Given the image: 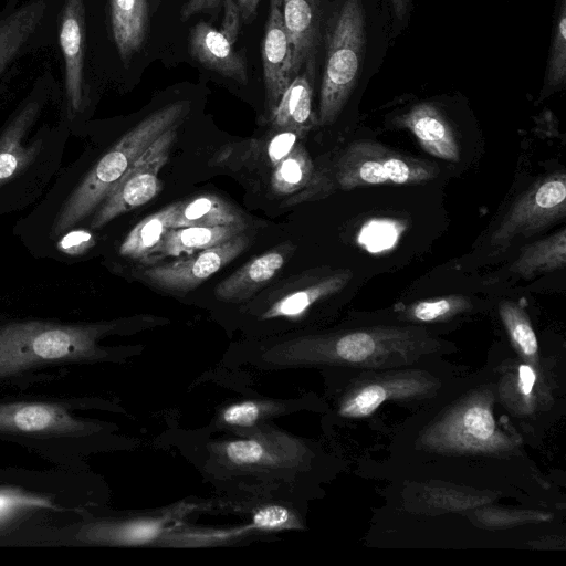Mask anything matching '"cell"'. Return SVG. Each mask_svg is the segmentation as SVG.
I'll return each mask as SVG.
<instances>
[{
  "label": "cell",
  "instance_id": "cell-26",
  "mask_svg": "<svg viewBox=\"0 0 566 566\" xmlns=\"http://www.w3.org/2000/svg\"><path fill=\"white\" fill-rule=\"evenodd\" d=\"M566 265V229L543 238L536 242L525 245L510 272L525 280L556 270Z\"/></svg>",
  "mask_w": 566,
  "mask_h": 566
},
{
  "label": "cell",
  "instance_id": "cell-32",
  "mask_svg": "<svg viewBox=\"0 0 566 566\" xmlns=\"http://www.w3.org/2000/svg\"><path fill=\"white\" fill-rule=\"evenodd\" d=\"M273 408L270 402L241 400L224 407L219 418L226 427L249 431L261 424V421L270 416Z\"/></svg>",
  "mask_w": 566,
  "mask_h": 566
},
{
  "label": "cell",
  "instance_id": "cell-27",
  "mask_svg": "<svg viewBox=\"0 0 566 566\" xmlns=\"http://www.w3.org/2000/svg\"><path fill=\"white\" fill-rule=\"evenodd\" d=\"M245 223L239 211L223 199L202 195L178 202L172 229L181 227H213Z\"/></svg>",
  "mask_w": 566,
  "mask_h": 566
},
{
  "label": "cell",
  "instance_id": "cell-15",
  "mask_svg": "<svg viewBox=\"0 0 566 566\" xmlns=\"http://www.w3.org/2000/svg\"><path fill=\"white\" fill-rule=\"evenodd\" d=\"M65 66V92L70 108L80 111L83 102L84 6L65 0L59 32Z\"/></svg>",
  "mask_w": 566,
  "mask_h": 566
},
{
  "label": "cell",
  "instance_id": "cell-3",
  "mask_svg": "<svg viewBox=\"0 0 566 566\" xmlns=\"http://www.w3.org/2000/svg\"><path fill=\"white\" fill-rule=\"evenodd\" d=\"M113 323L17 321L0 325V391H27L75 367L116 363L118 348L102 343Z\"/></svg>",
  "mask_w": 566,
  "mask_h": 566
},
{
  "label": "cell",
  "instance_id": "cell-10",
  "mask_svg": "<svg viewBox=\"0 0 566 566\" xmlns=\"http://www.w3.org/2000/svg\"><path fill=\"white\" fill-rule=\"evenodd\" d=\"M423 343L422 335L413 328L376 327L353 331L315 342L314 356H325L337 361L370 363L389 353L408 352Z\"/></svg>",
  "mask_w": 566,
  "mask_h": 566
},
{
  "label": "cell",
  "instance_id": "cell-34",
  "mask_svg": "<svg viewBox=\"0 0 566 566\" xmlns=\"http://www.w3.org/2000/svg\"><path fill=\"white\" fill-rule=\"evenodd\" d=\"M397 223L390 220H373L365 224L359 234V242L369 251L389 248L398 239Z\"/></svg>",
  "mask_w": 566,
  "mask_h": 566
},
{
  "label": "cell",
  "instance_id": "cell-23",
  "mask_svg": "<svg viewBox=\"0 0 566 566\" xmlns=\"http://www.w3.org/2000/svg\"><path fill=\"white\" fill-rule=\"evenodd\" d=\"M423 388L424 385L418 379L406 377L369 382L356 388L344 399L339 415L348 418L366 417L384 401L391 398H406L418 394Z\"/></svg>",
  "mask_w": 566,
  "mask_h": 566
},
{
  "label": "cell",
  "instance_id": "cell-12",
  "mask_svg": "<svg viewBox=\"0 0 566 566\" xmlns=\"http://www.w3.org/2000/svg\"><path fill=\"white\" fill-rule=\"evenodd\" d=\"M262 42V65L270 115L292 81V50L282 15V0H270Z\"/></svg>",
  "mask_w": 566,
  "mask_h": 566
},
{
  "label": "cell",
  "instance_id": "cell-31",
  "mask_svg": "<svg viewBox=\"0 0 566 566\" xmlns=\"http://www.w3.org/2000/svg\"><path fill=\"white\" fill-rule=\"evenodd\" d=\"M471 300L462 294H452L411 304L406 316L419 322H436L470 311Z\"/></svg>",
  "mask_w": 566,
  "mask_h": 566
},
{
  "label": "cell",
  "instance_id": "cell-6",
  "mask_svg": "<svg viewBox=\"0 0 566 566\" xmlns=\"http://www.w3.org/2000/svg\"><path fill=\"white\" fill-rule=\"evenodd\" d=\"M439 174L428 160L398 153L382 144L360 139L349 144L336 164V180L343 190L376 185H417Z\"/></svg>",
  "mask_w": 566,
  "mask_h": 566
},
{
  "label": "cell",
  "instance_id": "cell-25",
  "mask_svg": "<svg viewBox=\"0 0 566 566\" xmlns=\"http://www.w3.org/2000/svg\"><path fill=\"white\" fill-rule=\"evenodd\" d=\"M352 276V271L340 270L321 277L313 284L289 293L274 302L261 315V319L298 318L317 301L344 289Z\"/></svg>",
  "mask_w": 566,
  "mask_h": 566
},
{
  "label": "cell",
  "instance_id": "cell-37",
  "mask_svg": "<svg viewBox=\"0 0 566 566\" xmlns=\"http://www.w3.org/2000/svg\"><path fill=\"white\" fill-rule=\"evenodd\" d=\"M223 20L221 32L231 44H235L240 28V11L234 0H223Z\"/></svg>",
  "mask_w": 566,
  "mask_h": 566
},
{
  "label": "cell",
  "instance_id": "cell-35",
  "mask_svg": "<svg viewBox=\"0 0 566 566\" xmlns=\"http://www.w3.org/2000/svg\"><path fill=\"white\" fill-rule=\"evenodd\" d=\"M95 244L94 237L85 230H73L64 234L57 243V248L66 254L78 255Z\"/></svg>",
  "mask_w": 566,
  "mask_h": 566
},
{
  "label": "cell",
  "instance_id": "cell-21",
  "mask_svg": "<svg viewBox=\"0 0 566 566\" xmlns=\"http://www.w3.org/2000/svg\"><path fill=\"white\" fill-rule=\"evenodd\" d=\"M45 9L43 0H33L0 20V75L35 33Z\"/></svg>",
  "mask_w": 566,
  "mask_h": 566
},
{
  "label": "cell",
  "instance_id": "cell-38",
  "mask_svg": "<svg viewBox=\"0 0 566 566\" xmlns=\"http://www.w3.org/2000/svg\"><path fill=\"white\" fill-rule=\"evenodd\" d=\"M221 1L222 0H188L181 9L180 19L186 21L196 13L213 10L220 6Z\"/></svg>",
  "mask_w": 566,
  "mask_h": 566
},
{
  "label": "cell",
  "instance_id": "cell-22",
  "mask_svg": "<svg viewBox=\"0 0 566 566\" xmlns=\"http://www.w3.org/2000/svg\"><path fill=\"white\" fill-rule=\"evenodd\" d=\"M247 224L213 226V227H181L170 229L161 245L148 260L153 262L166 256H177L181 253H193L218 244L243 233Z\"/></svg>",
  "mask_w": 566,
  "mask_h": 566
},
{
  "label": "cell",
  "instance_id": "cell-8",
  "mask_svg": "<svg viewBox=\"0 0 566 566\" xmlns=\"http://www.w3.org/2000/svg\"><path fill=\"white\" fill-rule=\"evenodd\" d=\"M431 447L443 451H496L509 442L496 429L490 398L476 395L462 401L426 434Z\"/></svg>",
  "mask_w": 566,
  "mask_h": 566
},
{
  "label": "cell",
  "instance_id": "cell-9",
  "mask_svg": "<svg viewBox=\"0 0 566 566\" xmlns=\"http://www.w3.org/2000/svg\"><path fill=\"white\" fill-rule=\"evenodd\" d=\"M177 126L161 134L124 174L94 214L92 228H102L119 214L153 200L161 189L159 171L168 160Z\"/></svg>",
  "mask_w": 566,
  "mask_h": 566
},
{
  "label": "cell",
  "instance_id": "cell-28",
  "mask_svg": "<svg viewBox=\"0 0 566 566\" xmlns=\"http://www.w3.org/2000/svg\"><path fill=\"white\" fill-rule=\"evenodd\" d=\"M177 203L167 206L138 222L127 234L119 248V254L132 259H149L161 245L172 229Z\"/></svg>",
  "mask_w": 566,
  "mask_h": 566
},
{
  "label": "cell",
  "instance_id": "cell-20",
  "mask_svg": "<svg viewBox=\"0 0 566 566\" xmlns=\"http://www.w3.org/2000/svg\"><path fill=\"white\" fill-rule=\"evenodd\" d=\"M285 255L274 250L251 260L217 285L216 297L222 301L248 298L282 269Z\"/></svg>",
  "mask_w": 566,
  "mask_h": 566
},
{
  "label": "cell",
  "instance_id": "cell-36",
  "mask_svg": "<svg viewBox=\"0 0 566 566\" xmlns=\"http://www.w3.org/2000/svg\"><path fill=\"white\" fill-rule=\"evenodd\" d=\"M298 134L292 130H284L275 135L269 144L268 155L272 165H276L281 159L291 153L294 148Z\"/></svg>",
  "mask_w": 566,
  "mask_h": 566
},
{
  "label": "cell",
  "instance_id": "cell-13",
  "mask_svg": "<svg viewBox=\"0 0 566 566\" xmlns=\"http://www.w3.org/2000/svg\"><path fill=\"white\" fill-rule=\"evenodd\" d=\"M217 460L226 468L248 475L265 474L270 470L292 469L295 460H287L284 446L270 441L269 433L253 432L240 439L219 443Z\"/></svg>",
  "mask_w": 566,
  "mask_h": 566
},
{
  "label": "cell",
  "instance_id": "cell-16",
  "mask_svg": "<svg viewBox=\"0 0 566 566\" xmlns=\"http://www.w3.org/2000/svg\"><path fill=\"white\" fill-rule=\"evenodd\" d=\"M189 53L206 69L240 84L248 82L244 55L234 49L220 30L207 22H198L190 31Z\"/></svg>",
  "mask_w": 566,
  "mask_h": 566
},
{
  "label": "cell",
  "instance_id": "cell-5",
  "mask_svg": "<svg viewBox=\"0 0 566 566\" xmlns=\"http://www.w3.org/2000/svg\"><path fill=\"white\" fill-rule=\"evenodd\" d=\"M364 48L365 23L360 1L346 0L328 34L318 124H332L345 106L358 77Z\"/></svg>",
  "mask_w": 566,
  "mask_h": 566
},
{
  "label": "cell",
  "instance_id": "cell-39",
  "mask_svg": "<svg viewBox=\"0 0 566 566\" xmlns=\"http://www.w3.org/2000/svg\"><path fill=\"white\" fill-rule=\"evenodd\" d=\"M536 381V375L533 368L528 365H521L518 368V381L517 386L524 396H530L534 384Z\"/></svg>",
  "mask_w": 566,
  "mask_h": 566
},
{
  "label": "cell",
  "instance_id": "cell-30",
  "mask_svg": "<svg viewBox=\"0 0 566 566\" xmlns=\"http://www.w3.org/2000/svg\"><path fill=\"white\" fill-rule=\"evenodd\" d=\"M499 314L513 346L527 358L536 357L538 343L524 307L514 301H502Z\"/></svg>",
  "mask_w": 566,
  "mask_h": 566
},
{
  "label": "cell",
  "instance_id": "cell-14",
  "mask_svg": "<svg viewBox=\"0 0 566 566\" xmlns=\"http://www.w3.org/2000/svg\"><path fill=\"white\" fill-rule=\"evenodd\" d=\"M282 15L291 42L292 80L303 67L311 80L318 43L319 0H282Z\"/></svg>",
  "mask_w": 566,
  "mask_h": 566
},
{
  "label": "cell",
  "instance_id": "cell-29",
  "mask_svg": "<svg viewBox=\"0 0 566 566\" xmlns=\"http://www.w3.org/2000/svg\"><path fill=\"white\" fill-rule=\"evenodd\" d=\"M322 182L314 171V165L307 151L300 145L275 166L271 178L273 190L281 195L295 192L308 184Z\"/></svg>",
  "mask_w": 566,
  "mask_h": 566
},
{
  "label": "cell",
  "instance_id": "cell-18",
  "mask_svg": "<svg viewBox=\"0 0 566 566\" xmlns=\"http://www.w3.org/2000/svg\"><path fill=\"white\" fill-rule=\"evenodd\" d=\"M40 113L36 101L25 104L0 136V186L13 178L36 157L41 142L24 144L23 139Z\"/></svg>",
  "mask_w": 566,
  "mask_h": 566
},
{
  "label": "cell",
  "instance_id": "cell-17",
  "mask_svg": "<svg viewBox=\"0 0 566 566\" xmlns=\"http://www.w3.org/2000/svg\"><path fill=\"white\" fill-rule=\"evenodd\" d=\"M396 124L410 130L430 155L450 161L460 159L455 133L436 106L428 103L415 105L398 117Z\"/></svg>",
  "mask_w": 566,
  "mask_h": 566
},
{
  "label": "cell",
  "instance_id": "cell-24",
  "mask_svg": "<svg viewBox=\"0 0 566 566\" xmlns=\"http://www.w3.org/2000/svg\"><path fill=\"white\" fill-rule=\"evenodd\" d=\"M312 94L308 76L305 73L296 75L270 115L272 124L298 135L305 134L318 123L312 108Z\"/></svg>",
  "mask_w": 566,
  "mask_h": 566
},
{
  "label": "cell",
  "instance_id": "cell-7",
  "mask_svg": "<svg viewBox=\"0 0 566 566\" xmlns=\"http://www.w3.org/2000/svg\"><path fill=\"white\" fill-rule=\"evenodd\" d=\"M566 216V175L556 171L536 181L511 205L490 238L500 252L520 237L533 235Z\"/></svg>",
  "mask_w": 566,
  "mask_h": 566
},
{
  "label": "cell",
  "instance_id": "cell-33",
  "mask_svg": "<svg viewBox=\"0 0 566 566\" xmlns=\"http://www.w3.org/2000/svg\"><path fill=\"white\" fill-rule=\"evenodd\" d=\"M566 76V12L564 2L560 9L559 20L555 30L552 53L547 69V83L549 87H556L564 83Z\"/></svg>",
  "mask_w": 566,
  "mask_h": 566
},
{
  "label": "cell",
  "instance_id": "cell-11",
  "mask_svg": "<svg viewBox=\"0 0 566 566\" xmlns=\"http://www.w3.org/2000/svg\"><path fill=\"white\" fill-rule=\"evenodd\" d=\"M248 244L249 238L243 232L188 258L147 268L143 271V275L163 290L187 292L229 264L245 250Z\"/></svg>",
  "mask_w": 566,
  "mask_h": 566
},
{
  "label": "cell",
  "instance_id": "cell-4",
  "mask_svg": "<svg viewBox=\"0 0 566 566\" xmlns=\"http://www.w3.org/2000/svg\"><path fill=\"white\" fill-rule=\"evenodd\" d=\"M188 111V102L169 104L126 133L98 160L64 203L53 224V235L61 234L93 212L142 154L161 134L178 126Z\"/></svg>",
  "mask_w": 566,
  "mask_h": 566
},
{
  "label": "cell",
  "instance_id": "cell-1",
  "mask_svg": "<svg viewBox=\"0 0 566 566\" xmlns=\"http://www.w3.org/2000/svg\"><path fill=\"white\" fill-rule=\"evenodd\" d=\"M118 409L114 401L96 396L0 391V441L20 446L55 467L88 468L91 455L120 443L115 423L91 413Z\"/></svg>",
  "mask_w": 566,
  "mask_h": 566
},
{
  "label": "cell",
  "instance_id": "cell-2",
  "mask_svg": "<svg viewBox=\"0 0 566 566\" xmlns=\"http://www.w3.org/2000/svg\"><path fill=\"white\" fill-rule=\"evenodd\" d=\"M106 497L104 481L90 468L0 467V548L49 547Z\"/></svg>",
  "mask_w": 566,
  "mask_h": 566
},
{
  "label": "cell",
  "instance_id": "cell-40",
  "mask_svg": "<svg viewBox=\"0 0 566 566\" xmlns=\"http://www.w3.org/2000/svg\"><path fill=\"white\" fill-rule=\"evenodd\" d=\"M241 19L245 22L252 20L255 15L260 0H237Z\"/></svg>",
  "mask_w": 566,
  "mask_h": 566
},
{
  "label": "cell",
  "instance_id": "cell-19",
  "mask_svg": "<svg viewBox=\"0 0 566 566\" xmlns=\"http://www.w3.org/2000/svg\"><path fill=\"white\" fill-rule=\"evenodd\" d=\"M113 39L127 63L144 44L148 31L147 0H109Z\"/></svg>",
  "mask_w": 566,
  "mask_h": 566
}]
</instances>
